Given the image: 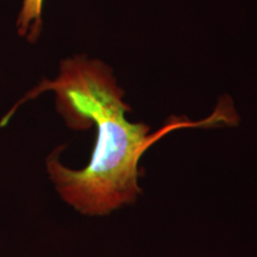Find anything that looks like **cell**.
I'll use <instances>...</instances> for the list:
<instances>
[{"mask_svg":"<svg viewBox=\"0 0 257 257\" xmlns=\"http://www.w3.org/2000/svg\"><path fill=\"white\" fill-rule=\"evenodd\" d=\"M46 92L55 95L57 113L73 130L96 128L94 148L86 167L73 169L63 165L57 148L46 160L47 174L60 198L89 217L106 216L136 201L141 157L153 144L175 130L237 125L239 115L230 96H221L213 112L200 120L172 115L155 133L150 125L133 123L125 93L113 70L101 60L75 55L61 61L59 74L43 79L22 96L0 119L4 127L18 108Z\"/></svg>","mask_w":257,"mask_h":257,"instance_id":"1","label":"cell"},{"mask_svg":"<svg viewBox=\"0 0 257 257\" xmlns=\"http://www.w3.org/2000/svg\"><path fill=\"white\" fill-rule=\"evenodd\" d=\"M44 0H23L16 19L18 36L28 43H36L43 30Z\"/></svg>","mask_w":257,"mask_h":257,"instance_id":"2","label":"cell"}]
</instances>
